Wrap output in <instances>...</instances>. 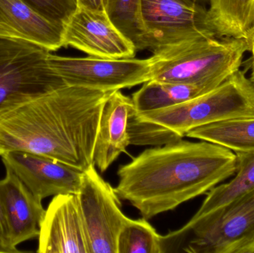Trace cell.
<instances>
[{
    "mask_svg": "<svg viewBox=\"0 0 254 253\" xmlns=\"http://www.w3.org/2000/svg\"><path fill=\"white\" fill-rule=\"evenodd\" d=\"M112 92L65 86L0 107V157L10 152L45 156L85 172L104 104Z\"/></svg>",
    "mask_w": 254,
    "mask_h": 253,
    "instance_id": "cell-1",
    "label": "cell"
},
{
    "mask_svg": "<svg viewBox=\"0 0 254 253\" xmlns=\"http://www.w3.org/2000/svg\"><path fill=\"white\" fill-rule=\"evenodd\" d=\"M237 169V155L228 149L182 138L147 149L121 166L115 191L149 220L207 194Z\"/></svg>",
    "mask_w": 254,
    "mask_h": 253,
    "instance_id": "cell-2",
    "label": "cell"
},
{
    "mask_svg": "<svg viewBox=\"0 0 254 253\" xmlns=\"http://www.w3.org/2000/svg\"><path fill=\"white\" fill-rule=\"evenodd\" d=\"M247 40L203 36L152 52L149 80L216 88L240 69Z\"/></svg>",
    "mask_w": 254,
    "mask_h": 253,
    "instance_id": "cell-3",
    "label": "cell"
},
{
    "mask_svg": "<svg viewBox=\"0 0 254 253\" xmlns=\"http://www.w3.org/2000/svg\"><path fill=\"white\" fill-rule=\"evenodd\" d=\"M162 253H254V188L161 236Z\"/></svg>",
    "mask_w": 254,
    "mask_h": 253,
    "instance_id": "cell-4",
    "label": "cell"
},
{
    "mask_svg": "<svg viewBox=\"0 0 254 253\" xmlns=\"http://www.w3.org/2000/svg\"><path fill=\"white\" fill-rule=\"evenodd\" d=\"M139 114L184 138L191 129L204 125L254 117V85L240 69L201 96L170 108Z\"/></svg>",
    "mask_w": 254,
    "mask_h": 253,
    "instance_id": "cell-5",
    "label": "cell"
},
{
    "mask_svg": "<svg viewBox=\"0 0 254 253\" xmlns=\"http://www.w3.org/2000/svg\"><path fill=\"white\" fill-rule=\"evenodd\" d=\"M50 53L31 42L0 37V107L67 86L51 68Z\"/></svg>",
    "mask_w": 254,
    "mask_h": 253,
    "instance_id": "cell-6",
    "label": "cell"
},
{
    "mask_svg": "<svg viewBox=\"0 0 254 253\" xmlns=\"http://www.w3.org/2000/svg\"><path fill=\"white\" fill-rule=\"evenodd\" d=\"M207 7L195 0H141V51L216 36L207 25Z\"/></svg>",
    "mask_w": 254,
    "mask_h": 253,
    "instance_id": "cell-7",
    "label": "cell"
},
{
    "mask_svg": "<svg viewBox=\"0 0 254 253\" xmlns=\"http://www.w3.org/2000/svg\"><path fill=\"white\" fill-rule=\"evenodd\" d=\"M77 196L89 253H118L119 234L128 218L115 188L100 176L95 165L83 172Z\"/></svg>",
    "mask_w": 254,
    "mask_h": 253,
    "instance_id": "cell-8",
    "label": "cell"
},
{
    "mask_svg": "<svg viewBox=\"0 0 254 253\" xmlns=\"http://www.w3.org/2000/svg\"><path fill=\"white\" fill-rule=\"evenodd\" d=\"M51 68L67 86L113 92L130 89L149 80L150 62L147 59H110L49 55Z\"/></svg>",
    "mask_w": 254,
    "mask_h": 253,
    "instance_id": "cell-9",
    "label": "cell"
},
{
    "mask_svg": "<svg viewBox=\"0 0 254 253\" xmlns=\"http://www.w3.org/2000/svg\"><path fill=\"white\" fill-rule=\"evenodd\" d=\"M64 47L70 46L89 56L110 59L134 58V43L113 24L105 10L79 5L64 25Z\"/></svg>",
    "mask_w": 254,
    "mask_h": 253,
    "instance_id": "cell-10",
    "label": "cell"
},
{
    "mask_svg": "<svg viewBox=\"0 0 254 253\" xmlns=\"http://www.w3.org/2000/svg\"><path fill=\"white\" fill-rule=\"evenodd\" d=\"M1 158L4 167L9 168L40 200L77 195L80 190L83 172L77 168L25 152H10Z\"/></svg>",
    "mask_w": 254,
    "mask_h": 253,
    "instance_id": "cell-11",
    "label": "cell"
},
{
    "mask_svg": "<svg viewBox=\"0 0 254 253\" xmlns=\"http://www.w3.org/2000/svg\"><path fill=\"white\" fill-rule=\"evenodd\" d=\"M37 239L39 253H89L77 195L53 198L45 211Z\"/></svg>",
    "mask_w": 254,
    "mask_h": 253,
    "instance_id": "cell-12",
    "label": "cell"
},
{
    "mask_svg": "<svg viewBox=\"0 0 254 253\" xmlns=\"http://www.w3.org/2000/svg\"><path fill=\"white\" fill-rule=\"evenodd\" d=\"M5 176L0 181V198L13 248L38 238L40 226L46 209L19 178L6 168Z\"/></svg>",
    "mask_w": 254,
    "mask_h": 253,
    "instance_id": "cell-13",
    "label": "cell"
},
{
    "mask_svg": "<svg viewBox=\"0 0 254 253\" xmlns=\"http://www.w3.org/2000/svg\"><path fill=\"white\" fill-rule=\"evenodd\" d=\"M132 105L131 98L121 90L112 92L104 104L94 151V163L101 172H106L130 146L128 120Z\"/></svg>",
    "mask_w": 254,
    "mask_h": 253,
    "instance_id": "cell-14",
    "label": "cell"
},
{
    "mask_svg": "<svg viewBox=\"0 0 254 253\" xmlns=\"http://www.w3.org/2000/svg\"><path fill=\"white\" fill-rule=\"evenodd\" d=\"M0 37L26 40L51 52L64 47V26L45 19L21 0H0Z\"/></svg>",
    "mask_w": 254,
    "mask_h": 253,
    "instance_id": "cell-15",
    "label": "cell"
},
{
    "mask_svg": "<svg viewBox=\"0 0 254 253\" xmlns=\"http://www.w3.org/2000/svg\"><path fill=\"white\" fill-rule=\"evenodd\" d=\"M207 25L217 37L244 39L254 36V0H204Z\"/></svg>",
    "mask_w": 254,
    "mask_h": 253,
    "instance_id": "cell-16",
    "label": "cell"
},
{
    "mask_svg": "<svg viewBox=\"0 0 254 253\" xmlns=\"http://www.w3.org/2000/svg\"><path fill=\"white\" fill-rule=\"evenodd\" d=\"M214 89L198 85L148 80L133 94L131 100L137 112L143 113L183 103Z\"/></svg>",
    "mask_w": 254,
    "mask_h": 253,
    "instance_id": "cell-17",
    "label": "cell"
},
{
    "mask_svg": "<svg viewBox=\"0 0 254 253\" xmlns=\"http://www.w3.org/2000/svg\"><path fill=\"white\" fill-rule=\"evenodd\" d=\"M185 137L221 146L235 154L254 152V117L215 122L191 129Z\"/></svg>",
    "mask_w": 254,
    "mask_h": 253,
    "instance_id": "cell-18",
    "label": "cell"
},
{
    "mask_svg": "<svg viewBox=\"0 0 254 253\" xmlns=\"http://www.w3.org/2000/svg\"><path fill=\"white\" fill-rule=\"evenodd\" d=\"M237 169L232 179L222 183L207 193L199 209L191 221L205 216L225 206L254 188V152L236 154Z\"/></svg>",
    "mask_w": 254,
    "mask_h": 253,
    "instance_id": "cell-19",
    "label": "cell"
},
{
    "mask_svg": "<svg viewBox=\"0 0 254 253\" xmlns=\"http://www.w3.org/2000/svg\"><path fill=\"white\" fill-rule=\"evenodd\" d=\"M161 236L145 218H128L119 234L118 253H162Z\"/></svg>",
    "mask_w": 254,
    "mask_h": 253,
    "instance_id": "cell-20",
    "label": "cell"
},
{
    "mask_svg": "<svg viewBox=\"0 0 254 253\" xmlns=\"http://www.w3.org/2000/svg\"><path fill=\"white\" fill-rule=\"evenodd\" d=\"M141 0H107V11L118 29L141 51L143 30L140 18Z\"/></svg>",
    "mask_w": 254,
    "mask_h": 253,
    "instance_id": "cell-21",
    "label": "cell"
},
{
    "mask_svg": "<svg viewBox=\"0 0 254 253\" xmlns=\"http://www.w3.org/2000/svg\"><path fill=\"white\" fill-rule=\"evenodd\" d=\"M128 131L130 145L160 147L183 138L167 128L142 118L134 103L128 114Z\"/></svg>",
    "mask_w": 254,
    "mask_h": 253,
    "instance_id": "cell-22",
    "label": "cell"
},
{
    "mask_svg": "<svg viewBox=\"0 0 254 253\" xmlns=\"http://www.w3.org/2000/svg\"><path fill=\"white\" fill-rule=\"evenodd\" d=\"M40 16L57 25L68 20L79 6L77 0H21Z\"/></svg>",
    "mask_w": 254,
    "mask_h": 253,
    "instance_id": "cell-23",
    "label": "cell"
},
{
    "mask_svg": "<svg viewBox=\"0 0 254 253\" xmlns=\"http://www.w3.org/2000/svg\"><path fill=\"white\" fill-rule=\"evenodd\" d=\"M0 238H1L5 243H7L9 246L13 248V247L10 245V241H9L8 227H7V220H6L4 209H3L1 198H0ZM14 249H17V248H14Z\"/></svg>",
    "mask_w": 254,
    "mask_h": 253,
    "instance_id": "cell-24",
    "label": "cell"
},
{
    "mask_svg": "<svg viewBox=\"0 0 254 253\" xmlns=\"http://www.w3.org/2000/svg\"><path fill=\"white\" fill-rule=\"evenodd\" d=\"M79 5L98 10H105L107 8V0H77Z\"/></svg>",
    "mask_w": 254,
    "mask_h": 253,
    "instance_id": "cell-25",
    "label": "cell"
},
{
    "mask_svg": "<svg viewBox=\"0 0 254 253\" xmlns=\"http://www.w3.org/2000/svg\"><path fill=\"white\" fill-rule=\"evenodd\" d=\"M21 251L18 249H14L9 246L7 243L4 242L2 239L0 238V253H20Z\"/></svg>",
    "mask_w": 254,
    "mask_h": 253,
    "instance_id": "cell-26",
    "label": "cell"
},
{
    "mask_svg": "<svg viewBox=\"0 0 254 253\" xmlns=\"http://www.w3.org/2000/svg\"><path fill=\"white\" fill-rule=\"evenodd\" d=\"M250 52L252 53V66H254V36L250 44Z\"/></svg>",
    "mask_w": 254,
    "mask_h": 253,
    "instance_id": "cell-27",
    "label": "cell"
},
{
    "mask_svg": "<svg viewBox=\"0 0 254 253\" xmlns=\"http://www.w3.org/2000/svg\"><path fill=\"white\" fill-rule=\"evenodd\" d=\"M250 79L254 85V66H252V74H251Z\"/></svg>",
    "mask_w": 254,
    "mask_h": 253,
    "instance_id": "cell-28",
    "label": "cell"
},
{
    "mask_svg": "<svg viewBox=\"0 0 254 253\" xmlns=\"http://www.w3.org/2000/svg\"><path fill=\"white\" fill-rule=\"evenodd\" d=\"M195 1H198V2L201 3V4H204V0H195Z\"/></svg>",
    "mask_w": 254,
    "mask_h": 253,
    "instance_id": "cell-29",
    "label": "cell"
}]
</instances>
